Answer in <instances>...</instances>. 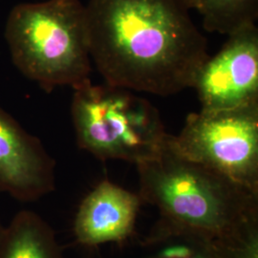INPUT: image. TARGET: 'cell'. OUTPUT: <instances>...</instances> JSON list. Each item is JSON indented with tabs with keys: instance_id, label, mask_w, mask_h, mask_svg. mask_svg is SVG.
Here are the masks:
<instances>
[{
	"instance_id": "5",
	"label": "cell",
	"mask_w": 258,
	"mask_h": 258,
	"mask_svg": "<svg viewBox=\"0 0 258 258\" xmlns=\"http://www.w3.org/2000/svg\"><path fill=\"white\" fill-rule=\"evenodd\" d=\"M167 144L179 155L258 194V103L191 113Z\"/></svg>"
},
{
	"instance_id": "6",
	"label": "cell",
	"mask_w": 258,
	"mask_h": 258,
	"mask_svg": "<svg viewBox=\"0 0 258 258\" xmlns=\"http://www.w3.org/2000/svg\"><path fill=\"white\" fill-rule=\"evenodd\" d=\"M203 110L232 109L258 103V29L247 24L228 36L209 56L194 86Z\"/></svg>"
},
{
	"instance_id": "11",
	"label": "cell",
	"mask_w": 258,
	"mask_h": 258,
	"mask_svg": "<svg viewBox=\"0 0 258 258\" xmlns=\"http://www.w3.org/2000/svg\"><path fill=\"white\" fill-rule=\"evenodd\" d=\"M198 12L206 31L229 36L239 28L255 23L258 0H202Z\"/></svg>"
},
{
	"instance_id": "14",
	"label": "cell",
	"mask_w": 258,
	"mask_h": 258,
	"mask_svg": "<svg viewBox=\"0 0 258 258\" xmlns=\"http://www.w3.org/2000/svg\"><path fill=\"white\" fill-rule=\"evenodd\" d=\"M2 227H3V226H2V225H1V224H0V231H1V229H2Z\"/></svg>"
},
{
	"instance_id": "2",
	"label": "cell",
	"mask_w": 258,
	"mask_h": 258,
	"mask_svg": "<svg viewBox=\"0 0 258 258\" xmlns=\"http://www.w3.org/2000/svg\"><path fill=\"white\" fill-rule=\"evenodd\" d=\"M137 168L138 194L158 209L160 219L212 240L258 222V194L179 155L167 140L158 156Z\"/></svg>"
},
{
	"instance_id": "7",
	"label": "cell",
	"mask_w": 258,
	"mask_h": 258,
	"mask_svg": "<svg viewBox=\"0 0 258 258\" xmlns=\"http://www.w3.org/2000/svg\"><path fill=\"white\" fill-rule=\"evenodd\" d=\"M55 168L40 140L0 107V194L35 202L55 190Z\"/></svg>"
},
{
	"instance_id": "4",
	"label": "cell",
	"mask_w": 258,
	"mask_h": 258,
	"mask_svg": "<svg viewBox=\"0 0 258 258\" xmlns=\"http://www.w3.org/2000/svg\"><path fill=\"white\" fill-rule=\"evenodd\" d=\"M71 116L79 148L102 161L136 166L158 156L168 137L156 107L134 91L91 80L74 88Z\"/></svg>"
},
{
	"instance_id": "13",
	"label": "cell",
	"mask_w": 258,
	"mask_h": 258,
	"mask_svg": "<svg viewBox=\"0 0 258 258\" xmlns=\"http://www.w3.org/2000/svg\"><path fill=\"white\" fill-rule=\"evenodd\" d=\"M201 1L202 0H185L187 6L190 8V9H195L198 11L200 5H201Z\"/></svg>"
},
{
	"instance_id": "12",
	"label": "cell",
	"mask_w": 258,
	"mask_h": 258,
	"mask_svg": "<svg viewBox=\"0 0 258 258\" xmlns=\"http://www.w3.org/2000/svg\"><path fill=\"white\" fill-rule=\"evenodd\" d=\"M212 241L221 258H258V222L229 237Z\"/></svg>"
},
{
	"instance_id": "8",
	"label": "cell",
	"mask_w": 258,
	"mask_h": 258,
	"mask_svg": "<svg viewBox=\"0 0 258 258\" xmlns=\"http://www.w3.org/2000/svg\"><path fill=\"white\" fill-rule=\"evenodd\" d=\"M143 201L140 195L102 181L83 198L76 214L74 234L78 243L96 247L122 242L132 236Z\"/></svg>"
},
{
	"instance_id": "10",
	"label": "cell",
	"mask_w": 258,
	"mask_h": 258,
	"mask_svg": "<svg viewBox=\"0 0 258 258\" xmlns=\"http://www.w3.org/2000/svg\"><path fill=\"white\" fill-rule=\"evenodd\" d=\"M140 258H221L212 239L160 219L141 242Z\"/></svg>"
},
{
	"instance_id": "3",
	"label": "cell",
	"mask_w": 258,
	"mask_h": 258,
	"mask_svg": "<svg viewBox=\"0 0 258 258\" xmlns=\"http://www.w3.org/2000/svg\"><path fill=\"white\" fill-rule=\"evenodd\" d=\"M5 37L19 72L47 92L90 80L86 9L80 0L19 4L10 13Z\"/></svg>"
},
{
	"instance_id": "9",
	"label": "cell",
	"mask_w": 258,
	"mask_h": 258,
	"mask_svg": "<svg viewBox=\"0 0 258 258\" xmlns=\"http://www.w3.org/2000/svg\"><path fill=\"white\" fill-rule=\"evenodd\" d=\"M0 258H65L55 231L33 211L18 212L0 231Z\"/></svg>"
},
{
	"instance_id": "1",
	"label": "cell",
	"mask_w": 258,
	"mask_h": 258,
	"mask_svg": "<svg viewBox=\"0 0 258 258\" xmlns=\"http://www.w3.org/2000/svg\"><path fill=\"white\" fill-rule=\"evenodd\" d=\"M85 9L105 83L161 97L194 88L210 55L185 0H89Z\"/></svg>"
}]
</instances>
